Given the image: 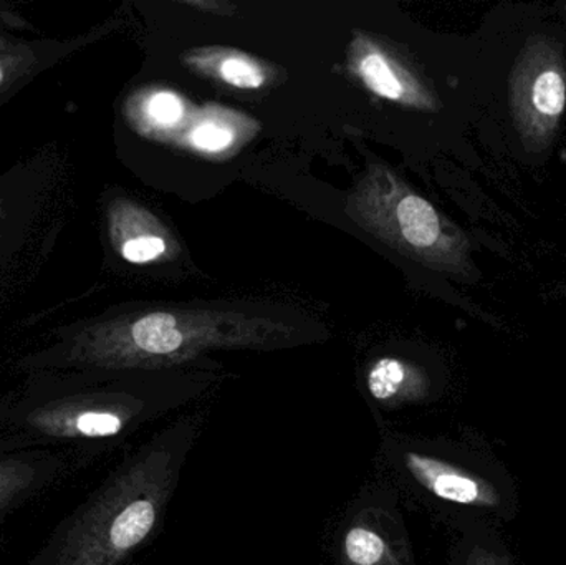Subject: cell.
Returning <instances> with one entry per match:
<instances>
[{
	"label": "cell",
	"mask_w": 566,
	"mask_h": 565,
	"mask_svg": "<svg viewBox=\"0 0 566 565\" xmlns=\"http://www.w3.org/2000/svg\"><path fill=\"white\" fill-rule=\"evenodd\" d=\"M191 142L195 148L202 149V151H224L234 143V132L228 126L206 122L192 129Z\"/></svg>",
	"instance_id": "cell-16"
},
{
	"label": "cell",
	"mask_w": 566,
	"mask_h": 565,
	"mask_svg": "<svg viewBox=\"0 0 566 565\" xmlns=\"http://www.w3.org/2000/svg\"><path fill=\"white\" fill-rule=\"evenodd\" d=\"M105 231L112 251L132 265L151 264L171 252V236L165 224L126 196L106 199Z\"/></svg>",
	"instance_id": "cell-7"
},
{
	"label": "cell",
	"mask_w": 566,
	"mask_h": 565,
	"mask_svg": "<svg viewBox=\"0 0 566 565\" xmlns=\"http://www.w3.org/2000/svg\"><path fill=\"white\" fill-rule=\"evenodd\" d=\"M468 565H505L504 561L497 556V554L491 553V551L482 550V547H475L469 556Z\"/></svg>",
	"instance_id": "cell-18"
},
{
	"label": "cell",
	"mask_w": 566,
	"mask_h": 565,
	"mask_svg": "<svg viewBox=\"0 0 566 565\" xmlns=\"http://www.w3.org/2000/svg\"><path fill=\"white\" fill-rule=\"evenodd\" d=\"M402 463L416 483L439 500L474 508L501 504V496L492 483L464 468L418 451H406Z\"/></svg>",
	"instance_id": "cell-8"
},
{
	"label": "cell",
	"mask_w": 566,
	"mask_h": 565,
	"mask_svg": "<svg viewBox=\"0 0 566 565\" xmlns=\"http://www.w3.org/2000/svg\"><path fill=\"white\" fill-rule=\"evenodd\" d=\"M349 62L356 75L376 95L402 105H428L415 76L368 36L359 35L353 40Z\"/></svg>",
	"instance_id": "cell-9"
},
{
	"label": "cell",
	"mask_w": 566,
	"mask_h": 565,
	"mask_svg": "<svg viewBox=\"0 0 566 565\" xmlns=\"http://www.w3.org/2000/svg\"><path fill=\"white\" fill-rule=\"evenodd\" d=\"M185 105L171 92L135 93L123 105V116L135 132L142 135L156 129L171 128L181 122Z\"/></svg>",
	"instance_id": "cell-13"
},
{
	"label": "cell",
	"mask_w": 566,
	"mask_h": 565,
	"mask_svg": "<svg viewBox=\"0 0 566 565\" xmlns=\"http://www.w3.org/2000/svg\"><path fill=\"white\" fill-rule=\"evenodd\" d=\"M191 421L126 460L60 523L30 565H119L155 531L191 448Z\"/></svg>",
	"instance_id": "cell-3"
},
{
	"label": "cell",
	"mask_w": 566,
	"mask_h": 565,
	"mask_svg": "<svg viewBox=\"0 0 566 565\" xmlns=\"http://www.w3.org/2000/svg\"><path fill=\"white\" fill-rule=\"evenodd\" d=\"M342 554L348 565H405L402 551L368 523H355L346 530Z\"/></svg>",
	"instance_id": "cell-14"
},
{
	"label": "cell",
	"mask_w": 566,
	"mask_h": 565,
	"mask_svg": "<svg viewBox=\"0 0 566 565\" xmlns=\"http://www.w3.org/2000/svg\"><path fill=\"white\" fill-rule=\"evenodd\" d=\"M25 32L36 33V29L13 10L12 3L0 2V108L46 70L95 42L108 29L99 27L70 39H29Z\"/></svg>",
	"instance_id": "cell-6"
},
{
	"label": "cell",
	"mask_w": 566,
	"mask_h": 565,
	"mask_svg": "<svg viewBox=\"0 0 566 565\" xmlns=\"http://www.w3.org/2000/svg\"><path fill=\"white\" fill-rule=\"evenodd\" d=\"M282 322L208 308L106 312L50 332L52 342L20 367L39 370L158 372L211 350L277 348L292 338Z\"/></svg>",
	"instance_id": "cell-1"
},
{
	"label": "cell",
	"mask_w": 566,
	"mask_h": 565,
	"mask_svg": "<svg viewBox=\"0 0 566 565\" xmlns=\"http://www.w3.org/2000/svg\"><path fill=\"white\" fill-rule=\"evenodd\" d=\"M346 211L353 221L401 254L431 255L442 239L436 209L381 166L369 169L349 196Z\"/></svg>",
	"instance_id": "cell-4"
},
{
	"label": "cell",
	"mask_w": 566,
	"mask_h": 565,
	"mask_svg": "<svg viewBox=\"0 0 566 565\" xmlns=\"http://www.w3.org/2000/svg\"><path fill=\"white\" fill-rule=\"evenodd\" d=\"M52 156H33L0 175V274L35 238L52 199Z\"/></svg>",
	"instance_id": "cell-5"
},
{
	"label": "cell",
	"mask_w": 566,
	"mask_h": 565,
	"mask_svg": "<svg viewBox=\"0 0 566 565\" xmlns=\"http://www.w3.org/2000/svg\"><path fill=\"white\" fill-rule=\"evenodd\" d=\"M369 395L378 404L401 405L419 400L426 394V380L415 367L386 357L373 364L366 377Z\"/></svg>",
	"instance_id": "cell-11"
},
{
	"label": "cell",
	"mask_w": 566,
	"mask_h": 565,
	"mask_svg": "<svg viewBox=\"0 0 566 565\" xmlns=\"http://www.w3.org/2000/svg\"><path fill=\"white\" fill-rule=\"evenodd\" d=\"M149 372H29L0 404V457L113 444L158 420L176 401L151 390Z\"/></svg>",
	"instance_id": "cell-2"
},
{
	"label": "cell",
	"mask_w": 566,
	"mask_h": 565,
	"mask_svg": "<svg viewBox=\"0 0 566 565\" xmlns=\"http://www.w3.org/2000/svg\"><path fill=\"white\" fill-rule=\"evenodd\" d=\"M532 103L541 115L557 118L566 105V85L564 76L557 70H545L532 86Z\"/></svg>",
	"instance_id": "cell-15"
},
{
	"label": "cell",
	"mask_w": 566,
	"mask_h": 565,
	"mask_svg": "<svg viewBox=\"0 0 566 565\" xmlns=\"http://www.w3.org/2000/svg\"><path fill=\"white\" fill-rule=\"evenodd\" d=\"M63 454L52 451L0 457V524L7 514L49 484L63 470Z\"/></svg>",
	"instance_id": "cell-10"
},
{
	"label": "cell",
	"mask_w": 566,
	"mask_h": 565,
	"mask_svg": "<svg viewBox=\"0 0 566 565\" xmlns=\"http://www.w3.org/2000/svg\"><path fill=\"white\" fill-rule=\"evenodd\" d=\"M189 65L238 88H261L268 76L255 60L238 50L198 49L188 53Z\"/></svg>",
	"instance_id": "cell-12"
},
{
	"label": "cell",
	"mask_w": 566,
	"mask_h": 565,
	"mask_svg": "<svg viewBox=\"0 0 566 565\" xmlns=\"http://www.w3.org/2000/svg\"><path fill=\"white\" fill-rule=\"evenodd\" d=\"M182 6L192 7V9L201 10L206 13H218V15H232L235 10V6L229 2H214V0H188V2H181Z\"/></svg>",
	"instance_id": "cell-17"
}]
</instances>
